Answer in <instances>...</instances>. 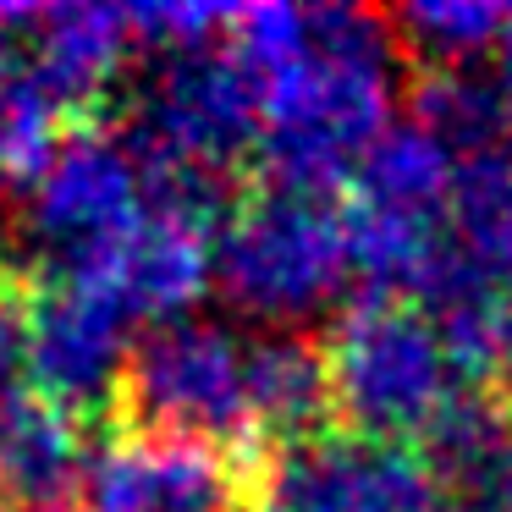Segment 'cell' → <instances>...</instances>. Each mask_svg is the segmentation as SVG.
<instances>
[{"label":"cell","instance_id":"cell-5","mask_svg":"<svg viewBox=\"0 0 512 512\" xmlns=\"http://www.w3.org/2000/svg\"><path fill=\"white\" fill-rule=\"evenodd\" d=\"M127 144L149 177H210L259 149V83L232 45L155 56L127 105Z\"/></svg>","mask_w":512,"mask_h":512},{"label":"cell","instance_id":"cell-16","mask_svg":"<svg viewBox=\"0 0 512 512\" xmlns=\"http://www.w3.org/2000/svg\"><path fill=\"white\" fill-rule=\"evenodd\" d=\"M28 23H34V12H28V6H0V72H6L17 56H23Z\"/></svg>","mask_w":512,"mask_h":512},{"label":"cell","instance_id":"cell-18","mask_svg":"<svg viewBox=\"0 0 512 512\" xmlns=\"http://www.w3.org/2000/svg\"><path fill=\"white\" fill-rule=\"evenodd\" d=\"M485 496H490V512H512V457H507V463H501L496 485H490Z\"/></svg>","mask_w":512,"mask_h":512},{"label":"cell","instance_id":"cell-10","mask_svg":"<svg viewBox=\"0 0 512 512\" xmlns=\"http://www.w3.org/2000/svg\"><path fill=\"white\" fill-rule=\"evenodd\" d=\"M468 298H512V144L457 155L435 237L424 309H452Z\"/></svg>","mask_w":512,"mask_h":512},{"label":"cell","instance_id":"cell-19","mask_svg":"<svg viewBox=\"0 0 512 512\" xmlns=\"http://www.w3.org/2000/svg\"><path fill=\"white\" fill-rule=\"evenodd\" d=\"M0 512H6V496H0Z\"/></svg>","mask_w":512,"mask_h":512},{"label":"cell","instance_id":"cell-7","mask_svg":"<svg viewBox=\"0 0 512 512\" xmlns=\"http://www.w3.org/2000/svg\"><path fill=\"white\" fill-rule=\"evenodd\" d=\"M138 325L78 281H23V375L50 408L89 419L122 397Z\"/></svg>","mask_w":512,"mask_h":512},{"label":"cell","instance_id":"cell-8","mask_svg":"<svg viewBox=\"0 0 512 512\" xmlns=\"http://www.w3.org/2000/svg\"><path fill=\"white\" fill-rule=\"evenodd\" d=\"M259 512H457L435 468L364 435H303L270 463Z\"/></svg>","mask_w":512,"mask_h":512},{"label":"cell","instance_id":"cell-12","mask_svg":"<svg viewBox=\"0 0 512 512\" xmlns=\"http://www.w3.org/2000/svg\"><path fill=\"white\" fill-rule=\"evenodd\" d=\"M133 50L138 34L127 6H39L28 23V56L78 116L111 89Z\"/></svg>","mask_w":512,"mask_h":512},{"label":"cell","instance_id":"cell-2","mask_svg":"<svg viewBox=\"0 0 512 512\" xmlns=\"http://www.w3.org/2000/svg\"><path fill=\"white\" fill-rule=\"evenodd\" d=\"M353 281L347 210L331 193L265 182L237 199L215 232V292L259 331H298Z\"/></svg>","mask_w":512,"mask_h":512},{"label":"cell","instance_id":"cell-15","mask_svg":"<svg viewBox=\"0 0 512 512\" xmlns=\"http://www.w3.org/2000/svg\"><path fill=\"white\" fill-rule=\"evenodd\" d=\"M397 45L408 56L430 61V72H474L485 56H496L507 6L485 0H413L391 17Z\"/></svg>","mask_w":512,"mask_h":512},{"label":"cell","instance_id":"cell-9","mask_svg":"<svg viewBox=\"0 0 512 512\" xmlns=\"http://www.w3.org/2000/svg\"><path fill=\"white\" fill-rule=\"evenodd\" d=\"M215 232L221 226L149 204V215L111 254H100L78 276L56 281H78V287L100 292L111 309H122L133 325L160 331V325L188 320L204 303V292L215 287Z\"/></svg>","mask_w":512,"mask_h":512},{"label":"cell","instance_id":"cell-4","mask_svg":"<svg viewBox=\"0 0 512 512\" xmlns=\"http://www.w3.org/2000/svg\"><path fill=\"white\" fill-rule=\"evenodd\" d=\"M254 347L259 331H243L232 320H204V314L144 331L122 386L133 424L144 435L199 441L215 452L259 441Z\"/></svg>","mask_w":512,"mask_h":512},{"label":"cell","instance_id":"cell-1","mask_svg":"<svg viewBox=\"0 0 512 512\" xmlns=\"http://www.w3.org/2000/svg\"><path fill=\"white\" fill-rule=\"evenodd\" d=\"M232 56L259 83V160L276 188L331 193L397 127V28L364 6H237Z\"/></svg>","mask_w":512,"mask_h":512},{"label":"cell","instance_id":"cell-13","mask_svg":"<svg viewBox=\"0 0 512 512\" xmlns=\"http://www.w3.org/2000/svg\"><path fill=\"white\" fill-rule=\"evenodd\" d=\"M72 116L78 111L50 89V78L34 67L23 45V56L0 72V193H23V199L34 193V182L72 138Z\"/></svg>","mask_w":512,"mask_h":512},{"label":"cell","instance_id":"cell-3","mask_svg":"<svg viewBox=\"0 0 512 512\" xmlns=\"http://www.w3.org/2000/svg\"><path fill=\"white\" fill-rule=\"evenodd\" d=\"M331 408L347 435L386 446H408L441 424L463 391H474L457 369L446 331L424 303L364 298L331 325L325 342Z\"/></svg>","mask_w":512,"mask_h":512},{"label":"cell","instance_id":"cell-6","mask_svg":"<svg viewBox=\"0 0 512 512\" xmlns=\"http://www.w3.org/2000/svg\"><path fill=\"white\" fill-rule=\"evenodd\" d=\"M149 204V171L127 133H72L28 193V243L45 265L39 276L89 270L144 221Z\"/></svg>","mask_w":512,"mask_h":512},{"label":"cell","instance_id":"cell-14","mask_svg":"<svg viewBox=\"0 0 512 512\" xmlns=\"http://www.w3.org/2000/svg\"><path fill=\"white\" fill-rule=\"evenodd\" d=\"M419 446L446 490H490L512 457V408L496 391H463Z\"/></svg>","mask_w":512,"mask_h":512},{"label":"cell","instance_id":"cell-11","mask_svg":"<svg viewBox=\"0 0 512 512\" xmlns=\"http://www.w3.org/2000/svg\"><path fill=\"white\" fill-rule=\"evenodd\" d=\"M94 452L83 441V419L50 408L23 391L0 408V496L17 512H67L78 507Z\"/></svg>","mask_w":512,"mask_h":512},{"label":"cell","instance_id":"cell-17","mask_svg":"<svg viewBox=\"0 0 512 512\" xmlns=\"http://www.w3.org/2000/svg\"><path fill=\"white\" fill-rule=\"evenodd\" d=\"M496 83L512 100V6H507V28H501V45H496Z\"/></svg>","mask_w":512,"mask_h":512}]
</instances>
